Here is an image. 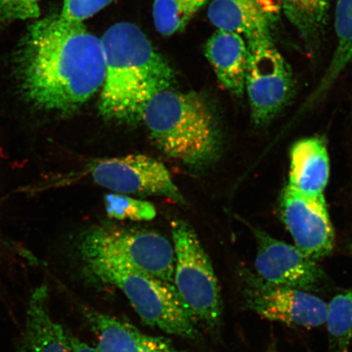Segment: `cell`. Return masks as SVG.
<instances>
[{"label": "cell", "instance_id": "6da1fadb", "mask_svg": "<svg viewBox=\"0 0 352 352\" xmlns=\"http://www.w3.org/2000/svg\"><path fill=\"white\" fill-rule=\"evenodd\" d=\"M15 63L22 98L42 113H72L100 91L104 80L101 38L83 22L60 14L30 25Z\"/></svg>", "mask_w": 352, "mask_h": 352}, {"label": "cell", "instance_id": "7a4b0ae2", "mask_svg": "<svg viewBox=\"0 0 352 352\" xmlns=\"http://www.w3.org/2000/svg\"><path fill=\"white\" fill-rule=\"evenodd\" d=\"M101 41L105 74L100 91V116L109 121H142L148 101L173 85V68L142 30L129 22L112 25Z\"/></svg>", "mask_w": 352, "mask_h": 352}, {"label": "cell", "instance_id": "3957f363", "mask_svg": "<svg viewBox=\"0 0 352 352\" xmlns=\"http://www.w3.org/2000/svg\"><path fill=\"white\" fill-rule=\"evenodd\" d=\"M142 121L161 151L190 168H204L219 155L218 123L208 101L196 92H158L145 104Z\"/></svg>", "mask_w": 352, "mask_h": 352}, {"label": "cell", "instance_id": "277c9868", "mask_svg": "<svg viewBox=\"0 0 352 352\" xmlns=\"http://www.w3.org/2000/svg\"><path fill=\"white\" fill-rule=\"evenodd\" d=\"M78 250L86 267L123 268L173 283V242L160 233L111 226L99 227L82 235Z\"/></svg>", "mask_w": 352, "mask_h": 352}, {"label": "cell", "instance_id": "5b68a950", "mask_svg": "<svg viewBox=\"0 0 352 352\" xmlns=\"http://www.w3.org/2000/svg\"><path fill=\"white\" fill-rule=\"evenodd\" d=\"M87 270L99 283L120 289L145 324L186 340L199 337V324L173 283L123 268L91 266Z\"/></svg>", "mask_w": 352, "mask_h": 352}, {"label": "cell", "instance_id": "8992f818", "mask_svg": "<svg viewBox=\"0 0 352 352\" xmlns=\"http://www.w3.org/2000/svg\"><path fill=\"white\" fill-rule=\"evenodd\" d=\"M175 253L173 284L199 327L214 331L222 320V299L209 255L182 219L171 222Z\"/></svg>", "mask_w": 352, "mask_h": 352}, {"label": "cell", "instance_id": "52a82bcc", "mask_svg": "<svg viewBox=\"0 0 352 352\" xmlns=\"http://www.w3.org/2000/svg\"><path fill=\"white\" fill-rule=\"evenodd\" d=\"M248 91L254 125L267 124L283 110L294 94L292 69L277 50L272 34L248 41Z\"/></svg>", "mask_w": 352, "mask_h": 352}, {"label": "cell", "instance_id": "ba28073f", "mask_svg": "<svg viewBox=\"0 0 352 352\" xmlns=\"http://www.w3.org/2000/svg\"><path fill=\"white\" fill-rule=\"evenodd\" d=\"M239 287L245 306L263 318L306 329L325 323L327 303L314 294L267 283L248 268Z\"/></svg>", "mask_w": 352, "mask_h": 352}, {"label": "cell", "instance_id": "9c48e42d", "mask_svg": "<svg viewBox=\"0 0 352 352\" xmlns=\"http://www.w3.org/2000/svg\"><path fill=\"white\" fill-rule=\"evenodd\" d=\"M91 173L96 184L113 192L160 196L186 204L166 166L144 154L104 158L96 162Z\"/></svg>", "mask_w": 352, "mask_h": 352}, {"label": "cell", "instance_id": "30bf717a", "mask_svg": "<svg viewBox=\"0 0 352 352\" xmlns=\"http://www.w3.org/2000/svg\"><path fill=\"white\" fill-rule=\"evenodd\" d=\"M253 232L257 245L255 274L259 277L272 284L311 294L327 289V276L315 259L265 232L256 228Z\"/></svg>", "mask_w": 352, "mask_h": 352}, {"label": "cell", "instance_id": "8fae6325", "mask_svg": "<svg viewBox=\"0 0 352 352\" xmlns=\"http://www.w3.org/2000/svg\"><path fill=\"white\" fill-rule=\"evenodd\" d=\"M280 209L297 248L315 261L332 252L334 232L324 195H305L286 186Z\"/></svg>", "mask_w": 352, "mask_h": 352}, {"label": "cell", "instance_id": "7c38bea8", "mask_svg": "<svg viewBox=\"0 0 352 352\" xmlns=\"http://www.w3.org/2000/svg\"><path fill=\"white\" fill-rule=\"evenodd\" d=\"M279 6L274 0H211L209 20L219 30L248 41L271 34Z\"/></svg>", "mask_w": 352, "mask_h": 352}, {"label": "cell", "instance_id": "4fadbf2b", "mask_svg": "<svg viewBox=\"0 0 352 352\" xmlns=\"http://www.w3.org/2000/svg\"><path fill=\"white\" fill-rule=\"evenodd\" d=\"M87 322L98 338V352H183L164 338L145 334L126 321L85 308Z\"/></svg>", "mask_w": 352, "mask_h": 352}, {"label": "cell", "instance_id": "5bb4252c", "mask_svg": "<svg viewBox=\"0 0 352 352\" xmlns=\"http://www.w3.org/2000/svg\"><path fill=\"white\" fill-rule=\"evenodd\" d=\"M288 187L308 196L323 195L329 179L327 145L318 138L298 140L289 155Z\"/></svg>", "mask_w": 352, "mask_h": 352}, {"label": "cell", "instance_id": "9a60e30c", "mask_svg": "<svg viewBox=\"0 0 352 352\" xmlns=\"http://www.w3.org/2000/svg\"><path fill=\"white\" fill-rule=\"evenodd\" d=\"M205 54L220 85L237 96L243 94L249 56L243 37L217 30L206 43Z\"/></svg>", "mask_w": 352, "mask_h": 352}, {"label": "cell", "instance_id": "2e32d148", "mask_svg": "<svg viewBox=\"0 0 352 352\" xmlns=\"http://www.w3.org/2000/svg\"><path fill=\"white\" fill-rule=\"evenodd\" d=\"M333 0H280L286 19L296 29L308 50L320 45Z\"/></svg>", "mask_w": 352, "mask_h": 352}, {"label": "cell", "instance_id": "e0dca14e", "mask_svg": "<svg viewBox=\"0 0 352 352\" xmlns=\"http://www.w3.org/2000/svg\"><path fill=\"white\" fill-rule=\"evenodd\" d=\"M334 28L337 45L331 61L312 98L327 91L352 60V0H338Z\"/></svg>", "mask_w": 352, "mask_h": 352}, {"label": "cell", "instance_id": "ac0fdd59", "mask_svg": "<svg viewBox=\"0 0 352 352\" xmlns=\"http://www.w3.org/2000/svg\"><path fill=\"white\" fill-rule=\"evenodd\" d=\"M210 0H154L153 16L158 32L170 36L182 32Z\"/></svg>", "mask_w": 352, "mask_h": 352}, {"label": "cell", "instance_id": "d6986e66", "mask_svg": "<svg viewBox=\"0 0 352 352\" xmlns=\"http://www.w3.org/2000/svg\"><path fill=\"white\" fill-rule=\"evenodd\" d=\"M325 323L331 352L349 351L352 342V289L337 294L329 302Z\"/></svg>", "mask_w": 352, "mask_h": 352}, {"label": "cell", "instance_id": "ffe728a7", "mask_svg": "<svg viewBox=\"0 0 352 352\" xmlns=\"http://www.w3.org/2000/svg\"><path fill=\"white\" fill-rule=\"evenodd\" d=\"M105 210L109 218L131 221H151L156 217L155 206L151 202L111 192L104 197Z\"/></svg>", "mask_w": 352, "mask_h": 352}, {"label": "cell", "instance_id": "44dd1931", "mask_svg": "<svg viewBox=\"0 0 352 352\" xmlns=\"http://www.w3.org/2000/svg\"><path fill=\"white\" fill-rule=\"evenodd\" d=\"M41 0H0V21L36 19L41 14Z\"/></svg>", "mask_w": 352, "mask_h": 352}, {"label": "cell", "instance_id": "7402d4cb", "mask_svg": "<svg viewBox=\"0 0 352 352\" xmlns=\"http://www.w3.org/2000/svg\"><path fill=\"white\" fill-rule=\"evenodd\" d=\"M113 1L114 0H64L60 15L69 21L83 22Z\"/></svg>", "mask_w": 352, "mask_h": 352}, {"label": "cell", "instance_id": "603a6c76", "mask_svg": "<svg viewBox=\"0 0 352 352\" xmlns=\"http://www.w3.org/2000/svg\"><path fill=\"white\" fill-rule=\"evenodd\" d=\"M16 352H98L96 347L74 338L73 349L47 342H32L21 344Z\"/></svg>", "mask_w": 352, "mask_h": 352}, {"label": "cell", "instance_id": "cb8c5ba5", "mask_svg": "<svg viewBox=\"0 0 352 352\" xmlns=\"http://www.w3.org/2000/svg\"><path fill=\"white\" fill-rule=\"evenodd\" d=\"M4 252H6V248H2V245H0V265H2V264H3V262L1 261V258L3 257V254H6L3 253Z\"/></svg>", "mask_w": 352, "mask_h": 352}, {"label": "cell", "instance_id": "d4e9b609", "mask_svg": "<svg viewBox=\"0 0 352 352\" xmlns=\"http://www.w3.org/2000/svg\"><path fill=\"white\" fill-rule=\"evenodd\" d=\"M351 250H352V246H351Z\"/></svg>", "mask_w": 352, "mask_h": 352}]
</instances>
